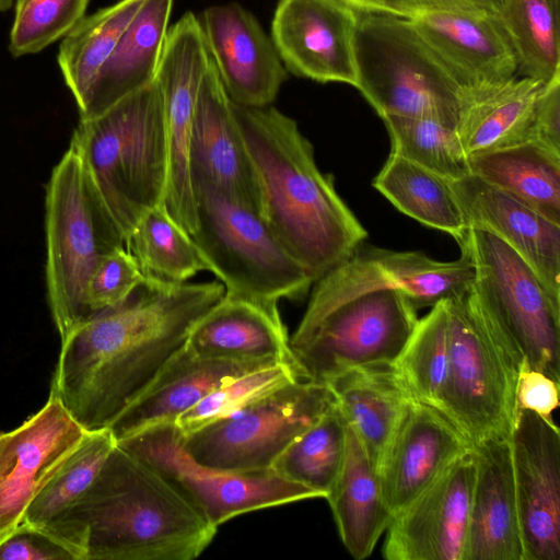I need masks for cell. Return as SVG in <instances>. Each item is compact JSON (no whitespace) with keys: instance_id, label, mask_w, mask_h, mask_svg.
I'll list each match as a JSON object with an SVG mask.
<instances>
[{"instance_id":"cell-1","label":"cell","mask_w":560,"mask_h":560,"mask_svg":"<svg viewBox=\"0 0 560 560\" xmlns=\"http://www.w3.org/2000/svg\"><path fill=\"white\" fill-rule=\"evenodd\" d=\"M220 281L144 277L120 304L63 339L49 396L86 431L108 428L224 295Z\"/></svg>"},{"instance_id":"cell-2","label":"cell","mask_w":560,"mask_h":560,"mask_svg":"<svg viewBox=\"0 0 560 560\" xmlns=\"http://www.w3.org/2000/svg\"><path fill=\"white\" fill-rule=\"evenodd\" d=\"M40 529L75 560H191L217 533L165 476L117 443L90 487Z\"/></svg>"},{"instance_id":"cell-3","label":"cell","mask_w":560,"mask_h":560,"mask_svg":"<svg viewBox=\"0 0 560 560\" xmlns=\"http://www.w3.org/2000/svg\"><path fill=\"white\" fill-rule=\"evenodd\" d=\"M233 103V102H232ZM270 229L316 281L364 242L366 230L318 168L298 124L271 105L233 103Z\"/></svg>"},{"instance_id":"cell-4","label":"cell","mask_w":560,"mask_h":560,"mask_svg":"<svg viewBox=\"0 0 560 560\" xmlns=\"http://www.w3.org/2000/svg\"><path fill=\"white\" fill-rule=\"evenodd\" d=\"M70 144L127 243L142 217L163 203L167 184L164 107L156 81L98 116L80 119Z\"/></svg>"},{"instance_id":"cell-5","label":"cell","mask_w":560,"mask_h":560,"mask_svg":"<svg viewBox=\"0 0 560 560\" xmlns=\"http://www.w3.org/2000/svg\"><path fill=\"white\" fill-rule=\"evenodd\" d=\"M46 283L56 328L63 339L91 317L89 281L126 238L96 190L83 159L69 145L46 185Z\"/></svg>"},{"instance_id":"cell-6","label":"cell","mask_w":560,"mask_h":560,"mask_svg":"<svg viewBox=\"0 0 560 560\" xmlns=\"http://www.w3.org/2000/svg\"><path fill=\"white\" fill-rule=\"evenodd\" d=\"M197 228L190 235L224 294L278 305L304 296L315 280L262 215L212 185L194 182Z\"/></svg>"},{"instance_id":"cell-7","label":"cell","mask_w":560,"mask_h":560,"mask_svg":"<svg viewBox=\"0 0 560 560\" xmlns=\"http://www.w3.org/2000/svg\"><path fill=\"white\" fill-rule=\"evenodd\" d=\"M448 366L441 411L472 446L510 439L517 406L516 378L522 362L470 290L445 300Z\"/></svg>"},{"instance_id":"cell-8","label":"cell","mask_w":560,"mask_h":560,"mask_svg":"<svg viewBox=\"0 0 560 560\" xmlns=\"http://www.w3.org/2000/svg\"><path fill=\"white\" fill-rule=\"evenodd\" d=\"M354 58L355 89L382 118L457 125L463 90L407 18L359 13Z\"/></svg>"},{"instance_id":"cell-9","label":"cell","mask_w":560,"mask_h":560,"mask_svg":"<svg viewBox=\"0 0 560 560\" xmlns=\"http://www.w3.org/2000/svg\"><path fill=\"white\" fill-rule=\"evenodd\" d=\"M459 246L475 268L471 294L514 354L560 382V301L495 235L469 228Z\"/></svg>"},{"instance_id":"cell-10","label":"cell","mask_w":560,"mask_h":560,"mask_svg":"<svg viewBox=\"0 0 560 560\" xmlns=\"http://www.w3.org/2000/svg\"><path fill=\"white\" fill-rule=\"evenodd\" d=\"M417 308L398 290H377L322 313L303 315L289 339L301 380L325 384L349 369L393 364L417 323Z\"/></svg>"},{"instance_id":"cell-11","label":"cell","mask_w":560,"mask_h":560,"mask_svg":"<svg viewBox=\"0 0 560 560\" xmlns=\"http://www.w3.org/2000/svg\"><path fill=\"white\" fill-rule=\"evenodd\" d=\"M336 404L326 384L289 383L237 412L182 435L199 463L220 469L269 470L278 455Z\"/></svg>"},{"instance_id":"cell-12","label":"cell","mask_w":560,"mask_h":560,"mask_svg":"<svg viewBox=\"0 0 560 560\" xmlns=\"http://www.w3.org/2000/svg\"><path fill=\"white\" fill-rule=\"evenodd\" d=\"M165 476L217 528L246 512L322 498L272 470L241 472L196 460L173 422L145 428L116 442Z\"/></svg>"},{"instance_id":"cell-13","label":"cell","mask_w":560,"mask_h":560,"mask_svg":"<svg viewBox=\"0 0 560 560\" xmlns=\"http://www.w3.org/2000/svg\"><path fill=\"white\" fill-rule=\"evenodd\" d=\"M475 280L465 253L439 261L419 250L396 252L360 244L353 253L314 282L303 315L322 313L343 301L377 290H398L418 308L465 295Z\"/></svg>"},{"instance_id":"cell-14","label":"cell","mask_w":560,"mask_h":560,"mask_svg":"<svg viewBox=\"0 0 560 560\" xmlns=\"http://www.w3.org/2000/svg\"><path fill=\"white\" fill-rule=\"evenodd\" d=\"M210 61L200 20L186 12L167 31L156 70L165 119L168 172L163 205L189 235L197 228L190 139L198 92Z\"/></svg>"},{"instance_id":"cell-15","label":"cell","mask_w":560,"mask_h":560,"mask_svg":"<svg viewBox=\"0 0 560 560\" xmlns=\"http://www.w3.org/2000/svg\"><path fill=\"white\" fill-rule=\"evenodd\" d=\"M524 560L560 559V433L518 410L510 435Z\"/></svg>"},{"instance_id":"cell-16","label":"cell","mask_w":560,"mask_h":560,"mask_svg":"<svg viewBox=\"0 0 560 560\" xmlns=\"http://www.w3.org/2000/svg\"><path fill=\"white\" fill-rule=\"evenodd\" d=\"M476 474L474 448L454 460L387 527L388 560H463Z\"/></svg>"},{"instance_id":"cell-17","label":"cell","mask_w":560,"mask_h":560,"mask_svg":"<svg viewBox=\"0 0 560 560\" xmlns=\"http://www.w3.org/2000/svg\"><path fill=\"white\" fill-rule=\"evenodd\" d=\"M86 432L49 396L22 425L0 434V541L22 523L33 499Z\"/></svg>"},{"instance_id":"cell-18","label":"cell","mask_w":560,"mask_h":560,"mask_svg":"<svg viewBox=\"0 0 560 560\" xmlns=\"http://www.w3.org/2000/svg\"><path fill=\"white\" fill-rule=\"evenodd\" d=\"M358 20L359 12L340 0H278L271 40L294 74L355 88Z\"/></svg>"},{"instance_id":"cell-19","label":"cell","mask_w":560,"mask_h":560,"mask_svg":"<svg viewBox=\"0 0 560 560\" xmlns=\"http://www.w3.org/2000/svg\"><path fill=\"white\" fill-rule=\"evenodd\" d=\"M472 448L441 410L407 398L376 468L383 499L393 516Z\"/></svg>"},{"instance_id":"cell-20","label":"cell","mask_w":560,"mask_h":560,"mask_svg":"<svg viewBox=\"0 0 560 560\" xmlns=\"http://www.w3.org/2000/svg\"><path fill=\"white\" fill-rule=\"evenodd\" d=\"M454 75L463 94L517 75V60L494 14L415 9L405 14Z\"/></svg>"},{"instance_id":"cell-21","label":"cell","mask_w":560,"mask_h":560,"mask_svg":"<svg viewBox=\"0 0 560 560\" xmlns=\"http://www.w3.org/2000/svg\"><path fill=\"white\" fill-rule=\"evenodd\" d=\"M201 26L230 100L246 107L271 105L287 71L255 16L237 3L214 5L203 12Z\"/></svg>"},{"instance_id":"cell-22","label":"cell","mask_w":560,"mask_h":560,"mask_svg":"<svg viewBox=\"0 0 560 560\" xmlns=\"http://www.w3.org/2000/svg\"><path fill=\"white\" fill-rule=\"evenodd\" d=\"M190 171L192 182L212 185L261 212L256 171L211 57L195 107Z\"/></svg>"},{"instance_id":"cell-23","label":"cell","mask_w":560,"mask_h":560,"mask_svg":"<svg viewBox=\"0 0 560 560\" xmlns=\"http://www.w3.org/2000/svg\"><path fill=\"white\" fill-rule=\"evenodd\" d=\"M450 184L468 229L508 244L560 301V225L472 174Z\"/></svg>"},{"instance_id":"cell-24","label":"cell","mask_w":560,"mask_h":560,"mask_svg":"<svg viewBox=\"0 0 560 560\" xmlns=\"http://www.w3.org/2000/svg\"><path fill=\"white\" fill-rule=\"evenodd\" d=\"M278 363V362H277ZM199 355L185 343L108 425L116 442L145 428L175 420L221 384L271 365Z\"/></svg>"},{"instance_id":"cell-25","label":"cell","mask_w":560,"mask_h":560,"mask_svg":"<svg viewBox=\"0 0 560 560\" xmlns=\"http://www.w3.org/2000/svg\"><path fill=\"white\" fill-rule=\"evenodd\" d=\"M476 474L463 560H524L510 439L474 446Z\"/></svg>"},{"instance_id":"cell-26","label":"cell","mask_w":560,"mask_h":560,"mask_svg":"<svg viewBox=\"0 0 560 560\" xmlns=\"http://www.w3.org/2000/svg\"><path fill=\"white\" fill-rule=\"evenodd\" d=\"M289 339L278 305L224 294L192 325L185 346L208 358L294 365Z\"/></svg>"},{"instance_id":"cell-27","label":"cell","mask_w":560,"mask_h":560,"mask_svg":"<svg viewBox=\"0 0 560 560\" xmlns=\"http://www.w3.org/2000/svg\"><path fill=\"white\" fill-rule=\"evenodd\" d=\"M173 0H144L83 100L80 119L107 110L155 80Z\"/></svg>"},{"instance_id":"cell-28","label":"cell","mask_w":560,"mask_h":560,"mask_svg":"<svg viewBox=\"0 0 560 560\" xmlns=\"http://www.w3.org/2000/svg\"><path fill=\"white\" fill-rule=\"evenodd\" d=\"M542 84L515 75L464 93L456 130L467 156L530 141Z\"/></svg>"},{"instance_id":"cell-29","label":"cell","mask_w":560,"mask_h":560,"mask_svg":"<svg viewBox=\"0 0 560 560\" xmlns=\"http://www.w3.org/2000/svg\"><path fill=\"white\" fill-rule=\"evenodd\" d=\"M326 500L349 553L359 560L369 557L394 516L377 474L348 423L343 463Z\"/></svg>"},{"instance_id":"cell-30","label":"cell","mask_w":560,"mask_h":560,"mask_svg":"<svg viewBox=\"0 0 560 560\" xmlns=\"http://www.w3.org/2000/svg\"><path fill=\"white\" fill-rule=\"evenodd\" d=\"M325 384L376 471L408 398L395 377L392 364L349 369Z\"/></svg>"},{"instance_id":"cell-31","label":"cell","mask_w":560,"mask_h":560,"mask_svg":"<svg viewBox=\"0 0 560 560\" xmlns=\"http://www.w3.org/2000/svg\"><path fill=\"white\" fill-rule=\"evenodd\" d=\"M470 173L560 225V155L528 141L468 156Z\"/></svg>"},{"instance_id":"cell-32","label":"cell","mask_w":560,"mask_h":560,"mask_svg":"<svg viewBox=\"0 0 560 560\" xmlns=\"http://www.w3.org/2000/svg\"><path fill=\"white\" fill-rule=\"evenodd\" d=\"M373 186L406 215L464 242L468 226L450 180L390 152Z\"/></svg>"},{"instance_id":"cell-33","label":"cell","mask_w":560,"mask_h":560,"mask_svg":"<svg viewBox=\"0 0 560 560\" xmlns=\"http://www.w3.org/2000/svg\"><path fill=\"white\" fill-rule=\"evenodd\" d=\"M144 0H119L84 16L61 40L57 61L77 105Z\"/></svg>"},{"instance_id":"cell-34","label":"cell","mask_w":560,"mask_h":560,"mask_svg":"<svg viewBox=\"0 0 560 560\" xmlns=\"http://www.w3.org/2000/svg\"><path fill=\"white\" fill-rule=\"evenodd\" d=\"M346 439L347 422L335 404L278 455L270 470L326 499L343 463Z\"/></svg>"},{"instance_id":"cell-35","label":"cell","mask_w":560,"mask_h":560,"mask_svg":"<svg viewBox=\"0 0 560 560\" xmlns=\"http://www.w3.org/2000/svg\"><path fill=\"white\" fill-rule=\"evenodd\" d=\"M494 15L514 50L517 75L546 83L560 73V19L548 0H501Z\"/></svg>"},{"instance_id":"cell-36","label":"cell","mask_w":560,"mask_h":560,"mask_svg":"<svg viewBox=\"0 0 560 560\" xmlns=\"http://www.w3.org/2000/svg\"><path fill=\"white\" fill-rule=\"evenodd\" d=\"M408 398L441 410L448 366V334L445 300L418 319L406 346L392 364Z\"/></svg>"},{"instance_id":"cell-37","label":"cell","mask_w":560,"mask_h":560,"mask_svg":"<svg viewBox=\"0 0 560 560\" xmlns=\"http://www.w3.org/2000/svg\"><path fill=\"white\" fill-rule=\"evenodd\" d=\"M126 247L147 277L187 282L206 270L191 236L175 222L163 203L142 217Z\"/></svg>"},{"instance_id":"cell-38","label":"cell","mask_w":560,"mask_h":560,"mask_svg":"<svg viewBox=\"0 0 560 560\" xmlns=\"http://www.w3.org/2000/svg\"><path fill=\"white\" fill-rule=\"evenodd\" d=\"M116 445L108 428L88 431L82 442L28 505L22 524L44 528L90 487Z\"/></svg>"},{"instance_id":"cell-39","label":"cell","mask_w":560,"mask_h":560,"mask_svg":"<svg viewBox=\"0 0 560 560\" xmlns=\"http://www.w3.org/2000/svg\"><path fill=\"white\" fill-rule=\"evenodd\" d=\"M382 119L390 137L392 152L450 182L471 174L456 126L429 117Z\"/></svg>"},{"instance_id":"cell-40","label":"cell","mask_w":560,"mask_h":560,"mask_svg":"<svg viewBox=\"0 0 560 560\" xmlns=\"http://www.w3.org/2000/svg\"><path fill=\"white\" fill-rule=\"evenodd\" d=\"M301 380L294 365L278 362L235 376L218 386L174 422L182 435L226 418L271 392Z\"/></svg>"},{"instance_id":"cell-41","label":"cell","mask_w":560,"mask_h":560,"mask_svg":"<svg viewBox=\"0 0 560 560\" xmlns=\"http://www.w3.org/2000/svg\"><path fill=\"white\" fill-rule=\"evenodd\" d=\"M90 0H16L9 51L37 54L62 39L84 16Z\"/></svg>"},{"instance_id":"cell-42","label":"cell","mask_w":560,"mask_h":560,"mask_svg":"<svg viewBox=\"0 0 560 560\" xmlns=\"http://www.w3.org/2000/svg\"><path fill=\"white\" fill-rule=\"evenodd\" d=\"M144 277L126 246L110 253L89 281L88 306L91 316L124 302Z\"/></svg>"},{"instance_id":"cell-43","label":"cell","mask_w":560,"mask_h":560,"mask_svg":"<svg viewBox=\"0 0 560 560\" xmlns=\"http://www.w3.org/2000/svg\"><path fill=\"white\" fill-rule=\"evenodd\" d=\"M0 560H75L71 551L45 530L20 524L0 541Z\"/></svg>"},{"instance_id":"cell-44","label":"cell","mask_w":560,"mask_h":560,"mask_svg":"<svg viewBox=\"0 0 560 560\" xmlns=\"http://www.w3.org/2000/svg\"><path fill=\"white\" fill-rule=\"evenodd\" d=\"M559 386L560 382L524 362L516 378L517 410H529L553 422L552 412L559 406Z\"/></svg>"},{"instance_id":"cell-45","label":"cell","mask_w":560,"mask_h":560,"mask_svg":"<svg viewBox=\"0 0 560 560\" xmlns=\"http://www.w3.org/2000/svg\"><path fill=\"white\" fill-rule=\"evenodd\" d=\"M530 141L560 155V73L541 86L534 109Z\"/></svg>"},{"instance_id":"cell-46","label":"cell","mask_w":560,"mask_h":560,"mask_svg":"<svg viewBox=\"0 0 560 560\" xmlns=\"http://www.w3.org/2000/svg\"><path fill=\"white\" fill-rule=\"evenodd\" d=\"M501 0H396L398 14H405L415 9H446V10H472L494 14Z\"/></svg>"},{"instance_id":"cell-47","label":"cell","mask_w":560,"mask_h":560,"mask_svg":"<svg viewBox=\"0 0 560 560\" xmlns=\"http://www.w3.org/2000/svg\"><path fill=\"white\" fill-rule=\"evenodd\" d=\"M359 13H382L399 15L396 0H340Z\"/></svg>"},{"instance_id":"cell-48","label":"cell","mask_w":560,"mask_h":560,"mask_svg":"<svg viewBox=\"0 0 560 560\" xmlns=\"http://www.w3.org/2000/svg\"><path fill=\"white\" fill-rule=\"evenodd\" d=\"M550 3L553 13L558 19H560V0H548Z\"/></svg>"},{"instance_id":"cell-49","label":"cell","mask_w":560,"mask_h":560,"mask_svg":"<svg viewBox=\"0 0 560 560\" xmlns=\"http://www.w3.org/2000/svg\"><path fill=\"white\" fill-rule=\"evenodd\" d=\"M14 0H0V13L9 10Z\"/></svg>"}]
</instances>
